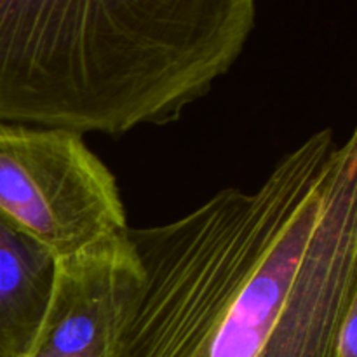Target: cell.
<instances>
[{
	"label": "cell",
	"instance_id": "6da1fadb",
	"mask_svg": "<svg viewBox=\"0 0 357 357\" xmlns=\"http://www.w3.org/2000/svg\"><path fill=\"white\" fill-rule=\"evenodd\" d=\"M126 236L142 281L114 357H333L357 307V132L321 129L255 190Z\"/></svg>",
	"mask_w": 357,
	"mask_h": 357
},
{
	"label": "cell",
	"instance_id": "7a4b0ae2",
	"mask_svg": "<svg viewBox=\"0 0 357 357\" xmlns=\"http://www.w3.org/2000/svg\"><path fill=\"white\" fill-rule=\"evenodd\" d=\"M253 0H0V124L119 136L232 70Z\"/></svg>",
	"mask_w": 357,
	"mask_h": 357
},
{
	"label": "cell",
	"instance_id": "3957f363",
	"mask_svg": "<svg viewBox=\"0 0 357 357\" xmlns=\"http://www.w3.org/2000/svg\"><path fill=\"white\" fill-rule=\"evenodd\" d=\"M0 213L56 258L128 229L114 173L65 129L0 124Z\"/></svg>",
	"mask_w": 357,
	"mask_h": 357
},
{
	"label": "cell",
	"instance_id": "277c9868",
	"mask_svg": "<svg viewBox=\"0 0 357 357\" xmlns=\"http://www.w3.org/2000/svg\"><path fill=\"white\" fill-rule=\"evenodd\" d=\"M139 281L126 230L58 258L44 319L21 357H114Z\"/></svg>",
	"mask_w": 357,
	"mask_h": 357
},
{
	"label": "cell",
	"instance_id": "5b68a950",
	"mask_svg": "<svg viewBox=\"0 0 357 357\" xmlns=\"http://www.w3.org/2000/svg\"><path fill=\"white\" fill-rule=\"evenodd\" d=\"M58 258L0 213V357L30 347L51 300Z\"/></svg>",
	"mask_w": 357,
	"mask_h": 357
},
{
	"label": "cell",
	"instance_id": "8992f818",
	"mask_svg": "<svg viewBox=\"0 0 357 357\" xmlns=\"http://www.w3.org/2000/svg\"><path fill=\"white\" fill-rule=\"evenodd\" d=\"M333 357H357V307L347 314L338 331Z\"/></svg>",
	"mask_w": 357,
	"mask_h": 357
}]
</instances>
